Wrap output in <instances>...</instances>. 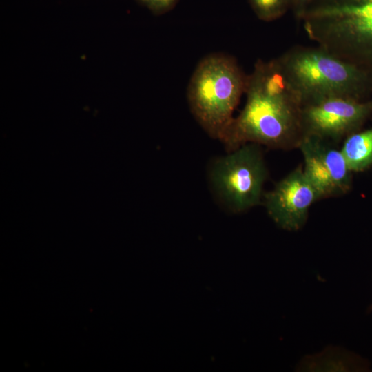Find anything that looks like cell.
Segmentation results:
<instances>
[{"instance_id": "cell-1", "label": "cell", "mask_w": 372, "mask_h": 372, "mask_svg": "<svg viewBox=\"0 0 372 372\" xmlns=\"http://www.w3.org/2000/svg\"><path fill=\"white\" fill-rule=\"evenodd\" d=\"M246 102L220 141L227 152L255 143L274 149L298 148L303 137L302 103L276 59L258 60L247 75Z\"/></svg>"}, {"instance_id": "cell-2", "label": "cell", "mask_w": 372, "mask_h": 372, "mask_svg": "<svg viewBox=\"0 0 372 372\" xmlns=\"http://www.w3.org/2000/svg\"><path fill=\"white\" fill-rule=\"evenodd\" d=\"M302 105L329 96L372 95V73L317 46L296 45L275 59Z\"/></svg>"}, {"instance_id": "cell-3", "label": "cell", "mask_w": 372, "mask_h": 372, "mask_svg": "<svg viewBox=\"0 0 372 372\" xmlns=\"http://www.w3.org/2000/svg\"><path fill=\"white\" fill-rule=\"evenodd\" d=\"M300 20L318 45L372 73V0H311Z\"/></svg>"}, {"instance_id": "cell-4", "label": "cell", "mask_w": 372, "mask_h": 372, "mask_svg": "<svg viewBox=\"0 0 372 372\" xmlns=\"http://www.w3.org/2000/svg\"><path fill=\"white\" fill-rule=\"evenodd\" d=\"M247 80L236 61L222 54L206 56L195 69L187 89L188 103L196 120L213 138L220 141L231 124Z\"/></svg>"}, {"instance_id": "cell-5", "label": "cell", "mask_w": 372, "mask_h": 372, "mask_svg": "<svg viewBox=\"0 0 372 372\" xmlns=\"http://www.w3.org/2000/svg\"><path fill=\"white\" fill-rule=\"evenodd\" d=\"M268 169L261 146L247 143L217 159L209 174L215 193L234 213L262 202Z\"/></svg>"}, {"instance_id": "cell-6", "label": "cell", "mask_w": 372, "mask_h": 372, "mask_svg": "<svg viewBox=\"0 0 372 372\" xmlns=\"http://www.w3.org/2000/svg\"><path fill=\"white\" fill-rule=\"evenodd\" d=\"M372 116V98L360 100L329 96L302 105L303 136H313L338 144L362 130Z\"/></svg>"}, {"instance_id": "cell-7", "label": "cell", "mask_w": 372, "mask_h": 372, "mask_svg": "<svg viewBox=\"0 0 372 372\" xmlns=\"http://www.w3.org/2000/svg\"><path fill=\"white\" fill-rule=\"evenodd\" d=\"M335 145L305 135L298 147L303 158V171L316 190L319 200L344 196L352 188L353 172Z\"/></svg>"}, {"instance_id": "cell-8", "label": "cell", "mask_w": 372, "mask_h": 372, "mask_svg": "<svg viewBox=\"0 0 372 372\" xmlns=\"http://www.w3.org/2000/svg\"><path fill=\"white\" fill-rule=\"evenodd\" d=\"M318 200L316 190L300 165L265 192L262 198L270 218L280 228L289 231L304 227L311 206Z\"/></svg>"}, {"instance_id": "cell-9", "label": "cell", "mask_w": 372, "mask_h": 372, "mask_svg": "<svg viewBox=\"0 0 372 372\" xmlns=\"http://www.w3.org/2000/svg\"><path fill=\"white\" fill-rule=\"evenodd\" d=\"M340 149L353 173L368 169L372 166V128L350 134Z\"/></svg>"}, {"instance_id": "cell-10", "label": "cell", "mask_w": 372, "mask_h": 372, "mask_svg": "<svg viewBox=\"0 0 372 372\" xmlns=\"http://www.w3.org/2000/svg\"><path fill=\"white\" fill-rule=\"evenodd\" d=\"M293 0H249L258 18L272 21L282 17L289 8Z\"/></svg>"}, {"instance_id": "cell-11", "label": "cell", "mask_w": 372, "mask_h": 372, "mask_svg": "<svg viewBox=\"0 0 372 372\" xmlns=\"http://www.w3.org/2000/svg\"><path fill=\"white\" fill-rule=\"evenodd\" d=\"M149 9L156 13H164L169 11L178 0H140Z\"/></svg>"}, {"instance_id": "cell-12", "label": "cell", "mask_w": 372, "mask_h": 372, "mask_svg": "<svg viewBox=\"0 0 372 372\" xmlns=\"http://www.w3.org/2000/svg\"><path fill=\"white\" fill-rule=\"evenodd\" d=\"M311 0H293L291 9L296 17L300 20Z\"/></svg>"}, {"instance_id": "cell-13", "label": "cell", "mask_w": 372, "mask_h": 372, "mask_svg": "<svg viewBox=\"0 0 372 372\" xmlns=\"http://www.w3.org/2000/svg\"><path fill=\"white\" fill-rule=\"evenodd\" d=\"M369 311H372V305L369 307Z\"/></svg>"}]
</instances>
